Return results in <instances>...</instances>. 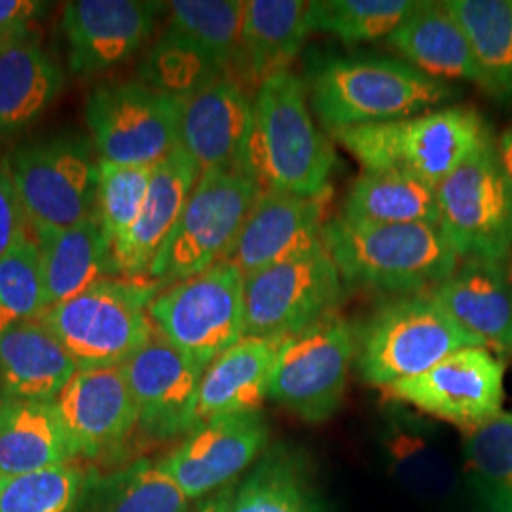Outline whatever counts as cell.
Here are the masks:
<instances>
[{"label": "cell", "instance_id": "37", "mask_svg": "<svg viewBox=\"0 0 512 512\" xmlns=\"http://www.w3.org/2000/svg\"><path fill=\"white\" fill-rule=\"evenodd\" d=\"M416 2L410 0H315L310 2L311 31H323L346 44L387 38Z\"/></svg>", "mask_w": 512, "mask_h": 512}, {"label": "cell", "instance_id": "42", "mask_svg": "<svg viewBox=\"0 0 512 512\" xmlns=\"http://www.w3.org/2000/svg\"><path fill=\"white\" fill-rule=\"evenodd\" d=\"M48 12L38 0H0V46L33 35V25Z\"/></svg>", "mask_w": 512, "mask_h": 512}, {"label": "cell", "instance_id": "20", "mask_svg": "<svg viewBox=\"0 0 512 512\" xmlns=\"http://www.w3.org/2000/svg\"><path fill=\"white\" fill-rule=\"evenodd\" d=\"M427 296L484 348L512 355V279L507 262L465 258Z\"/></svg>", "mask_w": 512, "mask_h": 512}, {"label": "cell", "instance_id": "25", "mask_svg": "<svg viewBox=\"0 0 512 512\" xmlns=\"http://www.w3.org/2000/svg\"><path fill=\"white\" fill-rule=\"evenodd\" d=\"M385 42L408 65L431 78L482 86L469 40L444 2H416Z\"/></svg>", "mask_w": 512, "mask_h": 512}, {"label": "cell", "instance_id": "10", "mask_svg": "<svg viewBox=\"0 0 512 512\" xmlns=\"http://www.w3.org/2000/svg\"><path fill=\"white\" fill-rule=\"evenodd\" d=\"M344 293L325 243L308 255L243 275V338L281 342L338 310Z\"/></svg>", "mask_w": 512, "mask_h": 512}, {"label": "cell", "instance_id": "11", "mask_svg": "<svg viewBox=\"0 0 512 512\" xmlns=\"http://www.w3.org/2000/svg\"><path fill=\"white\" fill-rule=\"evenodd\" d=\"M442 234L465 258L507 262L512 255V184L494 141L437 186Z\"/></svg>", "mask_w": 512, "mask_h": 512}, {"label": "cell", "instance_id": "3", "mask_svg": "<svg viewBox=\"0 0 512 512\" xmlns=\"http://www.w3.org/2000/svg\"><path fill=\"white\" fill-rule=\"evenodd\" d=\"M323 243L348 289L420 294L437 287L461 262L439 224L325 222Z\"/></svg>", "mask_w": 512, "mask_h": 512}, {"label": "cell", "instance_id": "18", "mask_svg": "<svg viewBox=\"0 0 512 512\" xmlns=\"http://www.w3.org/2000/svg\"><path fill=\"white\" fill-rule=\"evenodd\" d=\"M327 196L302 198L287 192L260 190L238 236L222 260L243 275L308 255L323 245Z\"/></svg>", "mask_w": 512, "mask_h": 512}, {"label": "cell", "instance_id": "39", "mask_svg": "<svg viewBox=\"0 0 512 512\" xmlns=\"http://www.w3.org/2000/svg\"><path fill=\"white\" fill-rule=\"evenodd\" d=\"M150 179L152 167L110 164L99 160L95 219L109 239L112 251L141 217Z\"/></svg>", "mask_w": 512, "mask_h": 512}, {"label": "cell", "instance_id": "24", "mask_svg": "<svg viewBox=\"0 0 512 512\" xmlns=\"http://www.w3.org/2000/svg\"><path fill=\"white\" fill-rule=\"evenodd\" d=\"M76 370L40 319L0 332V401L54 403Z\"/></svg>", "mask_w": 512, "mask_h": 512}, {"label": "cell", "instance_id": "41", "mask_svg": "<svg viewBox=\"0 0 512 512\" xmlns=\"http://www.w3.org/2000/svg\"><path fill=\"white\" fill-rule=\"evenodd\" d=\"M27 228H29V220L25 215L23 203L19 200L12 169L8 160H2L0 162V258L27 234Z\"/></svg>", "mask_w": 512, "mask_h": 512}, {"label": "cell", "instance_id": "15", "mask_svg": "<svg viewBox=\"0 0 512 512\" xmlns=\"http://www.w3.org/2000/svg\"><path fill=\"white\" fill-rule=\"evenodd\" d=\"M270 440V425L258 412L220 416L192 429L183 442L158 461L190 501L230 486Z\"/></svg>", "mask_w": 512, "mask_h": 512}, {"label": "cell", "instance_id": "29", "mask_svg": "<svg viewBox=\"0 0 512 512\" xmlns=\"http://www.w3.org/2000/svg\"><path fill=\"white\" fill-rule=\"evenodd\" d=\"M76 458L54 403L0 401V478L37 473Z\"/></svg>", "mask_w": 512, "mask_h": 512}, {"label": "cell", "instance_id": "27", "mask_svg": "<svg viewBox=\"0 0 512 512\" xmlns=\"http://www.w3.org/2000/svg\"><path fill=\"white\" fill-rule=\"evenodd\" d=\"M279 342L243 338L203 372L194 429L220 416L258 412L270 395Z\"/></svg>", "mask_w": 512, "mask_h": 512}, {"label": "cell", "instance_id": "33", "mask_svg": "<svg viewBox=\"0 0 512 512\" xmlns=\"http://www.w3.org/2000/svg\"><path fill=\"white\" fill-rule=\"evenodd\" d=\"M141 82L154 92L184 101L230 73L202 48L165 29L141 63Z\"/></svg>", "mask_w": 512, "mask_h": 512}, {"label": "cell", "instance_id": "38", "mask_svg": "<svg viewBox=\"0 0 512 512\" xmlns=\"http://www.w3.org/2000/svg\"><path fill=\"white\" fill-rule=\"evenodd\" d=\"M46 311L37 239L29 232L0 258V332Z\"/></svg>", "mask_w": 512, "mask_h": 512}, {"label": "cell", "instance_id": "2", "mask_svg": "<svg viewBox=\"0 0 512 512\" xmlns=\"http://www.w3.org/2000/svg\"><path fill=\"white\" fill-rule=\"evenodd\" d=\"M334 165V148L311 116L304 80L285 71L262 82L253 95V120L239 169L260 190L319 198L329 196Z\"/></svg>", "mask_w": 512, "mask_h": 512}, {"label": "cell", "instance_id": "12", "mask_svg": "<svg viewBox=\"0 0 512 512\" xmlns=\"http://www.w3.org/2000/svg\"><path fill=\"white\" fill-rule=\"evenodd\" d=\"M29 226L67 228L95 217L99 162L80 137L42 139L6 158Z\"/></svg>", "mask_w": 512, "mask_h": 512}, {"label": "cell", "instance_id": "22", "mask_svg": "<svg viewBox=\"0 0 512 512\" xmlns=\"http://www.w3.org/2000/svg\"><path fill=\"white\" fill-rule=\"evenodd\" d=\"M200 173L198 164L181 147L152 167L141 217L112 251L116 275L133 281L147 279L148 270L181 217Z\"/></svg>", "mask_w": 512, "mask_h": 512}, {"label": "cell", "instance_id": "34", "mask_svg": "<svg viewBox=\"0 0 512 512\" xmlns=\"http://www.w3.org/2000/svg\"><path fill=\"white\" fill-rule=\"evenodd\" d=\"M169 8L167 31L190 40L232 73L243 31L241 0H175Z\"/></svg>", "mask_w": 512, "mask_h": 512}, {"label": "cell", "instance_id": "6", "mask_svg": "<svg viewBox=\"0 0 512 512\" xmlns=\"http://www.w3.org/2000/svg\"><path fill=\"white\" fill-rule=\"evenodd\" d=\"M158 289L160 283L145 279H103L38 319L52 330L76 368L122 366L154 332L148 306Z\"/></svg>", "mask_w": 512, "mask_h": 512}, {"label": "cell", "instance_id": "21", "mask_svg": "<svg viewBox=\"0 0 512 512\" xmlns=\"http://www.w3.org/2000/svg\"><path fill=\"white\" fill-rule=\"evenodd\" d=\"M253 120V95L234 76H224L181 101L179 147L200 171L239 167Z\"/></svg>", "mask_w": 512, "mask_h": 512}, {"label": "cell", "instance_id": "14", "mask_svg": "<svg viewBox=\"0 0 512 512\" xmlns=\"http://www.w3.org/2000/svg\"><path fill=\"white\" fill-rule=\"evenodd\" d=\"M505 365L488 348L459 349L420 376L385 387L393 401L473 431L501 412Z\"/></svg>", "mask_w": 512, "mask_h": 512}, {"label": "cell", "instance_id": "4", "mask_svg": "<svg viewBox=\"0 0 512 512\" xmlns=\"http://www.w3.org/2000/svg\"><path fill=\"white\" fill-rule=\"evenodd\" d=\"M330 135L363 171H399L433 186L492 141L484 118L469 107H442Z\"/></svg>", "mask_w": 512, "mask_h": 512}, {"label": "cell", "instance_id": "35", "mask_svg": "<svg viewBox=\"0 0 512 512\" xmlns=\"http://www.w3.org/2000/svg\"><path fill=\"white\" fill-rule=\"evenodd\" d=\"M230 512H321L291 454H266L236 488Z\"/></svg>", "mask_w": 512, "mask_h": 512}, {"label": "cell", "instance_id": "28", "mask_svg": "<svg viewBox=\"0 0 512 512\" xmlns=\"http://www.w3.org/2000/svg\"><path fill=\"white\" fill-rule=\"evenodd\" d=\"M65 88V74L33 35L0 46V139L33 126Z\"/></svg>", "mask_w": 512, "mask_h": 512}, {"label": "cell", "instance_id": "32", "mask_svg": "<svg viewBox=\"0 0 512 512\" xmlns=\"http://www.w3.org/2000/svg\"><path fill=\"white\" fill-rule=\"evenodd\" d=\"M475 55L482 90L512 101V0H444Z\"/></svg>", "mask_w": 512, "mask_h": 512}, {"label": "cell", "instance_id": "1", "mask_svg": "<svg viewBox=\"0 0 512 512\" xmlns=\"http://www.w3.org/2000/svg\"><path fill=\"white\" fill-rule=\"evenodd\" d=\"M311 110L329 133L429 112L454 101L450 84L385 55H317L308 65Z\"/></svg>", "mask_w": 512, "mask_h": 512}, {"label": "cell", "instance_id": "8", "mask_svg": "<svg viewBox=\"0 0 512 512\" xmlns=\"http://www.w3.org/2000/svg\"><path fill=\"white\" fill-rule=\"evenodd\" d=\"M148 315L169 344L207 368L243 340V274L219 260L156 294Z\"/></svg>", "mask_w": 512, "mask_h": 512}, {"label": "cell", "instance_id": "36", "mask_svg": "<svg viewBox=\"0 0 512 512\" xmlns=\"http://www.w3.org/2000/svg\"><path fill=\"white\" fill-rule=\"evenodd\" d=\"M465 458L475 488L494 512H512V412L473 431L465 442Z\"/></svg>", "mask_w": 512, "mask_h": 512}, {"label": "cell", "instance_id": "16", "mask_svg": "<svg viewBox=\"0 0 512 512\" xmlns=\"http://www.w3.org/2000/svg\"><path fill=\"white\" fill-rule=\"evenodd\" d=\"M139 412V429L152 440L179 439L194 429L205 368L154 329L122 365Z\"/></svg>", "mask_w": 512, "mask_h": 512}, {"label": "cell", "instance_id": "17", "mask_svg": "<svg viewBox=\"0 0 512 512\" xmlns=\"http://www.w3.org/2000/svg\"><path fill=\"white\" fill-rule=\"evenodd\" d=\"M160 6L139 0L67 2L61 29L71 73L90 78L126 63L152 35Z\"/></svg>", "mask_w": 512, "mask_h": 512}, {"label": "cell", "instance_id": "44", "mask_svg": "<svg viewBox=\"0 0 512 512\" xmlns=\"http://www.w3.org/2000/svg\"><path fill=\"white\" fill-rule=\"evenodd\" d=\"M495 148H497L499 162L503 165V171L507 173V177H509L512 184V124L505 129V133L501 135V139H499Z\"/></svg>", "mask_w": 512, "mask_h": 512}, {"label": "cell", "instance_id": "5", "mask_svg": "<svg viewBox=\"0 0 512 512\" xmlns=\"http://www.w3.org/2000/svg\"><path fill=\"white\" fill-rule=\"evenodd\" d=\"M355 340L363 382L382 389L420 376L459 349L484 348L427 293L387 300L366 319Z\"/></svg>", "mask_w": 512, "mask_h": 512}, {"label": "cell", "instance_id": "7", "mask_svg": "<svg viewBox=\"0 0 512 512\" xmlns=\"http://www.w3.org/2000/svg\"><path fill=\"white\" fill-rule=\"evenodd\" d=\"M258 194L260 186L239 167L202 171L154 258L148 279L173 285L217 264L234 243Z\"/></svg>", "mask_w": 512, "mask_h": 512}, {"label": "cell", "instance_id": "23", "mask_svg": "<svg viewBox=\"0 0 512 512\" xmlns=\"http://www.w3.org/2000/svg\"><path fill=\"white\" fill-rule=\"evenodd\" d=\"M310 33V2L247 0L232 73L256 90L275 74L291 71L289 67Z\"/></svg>", "mask_w": 512, "mask_h": 512}, {"label": "cell", "instance_id": "26", "mask_svg": "<svg viewBox=\"0 0 512 512\" xmlns=\"http://www.w3.org/2000/svg\"><path fill=\"white\" fill-rule=\"evenodd\" d=\"M33 236L42 260L46 310L116 274L112 245L95 217L67 228H35Z\"/></svg>", "mask_w": 512, "mask_h": 512}, {"label": "cell", "instance_id": "40", "mask_svg": "<svg viewBox=\"0 0 512 512\" xmlns=\"http://www.w3.org/2000/svg\"><path fill=\"white\" fill-rule=\"evenodd\" d=\"M84 478L76 463L0 478V512H74Z\"/></svg>", "mask_w": 512, "mask_h": 512}, {"label": "cell", "instance_id": "19", "mask_svg": "<svg viewBox=\"0 0 512 512\" xmlns=\"http://www.w3.org/2000/svg\"><path fill=\"white\" fill-rule=\"evenodd\" d=\"M54 404L78 458H103L139 427L122 366L78 368Z\"/></svg>", "mask_w": 512, "mask_h": 512}, {"label": "cell", "instance_id": "13", "mask_svg": "<svg viewBox=\"0 0 512 512\" xmlns=\"http://www.w3.org/2000/svg\"><path fill=\"white\" fill-rule=\"evenodd\" d=\"M181 101L143 82L95 88L86 103V124L99 160L154 167L179 148Z\"/></svg>", "mask_w": 512, "mask_h": 512}, {"label": "cell", "instance_id": "9", "mask_svg": "<svg viewBox=\"0 0 512 512\" xmlns=\"http://www.w3.org/2000/svg\"><path fill=\"white\" fill-rule=\"evenodd\" d=\"M357 340L338 311L279 342L270 395L274 403L308 423L329 420L346 395Z\"/></svg>", "mask_w": 512, "mask_h": 512}, {"label": "cell", "instance_id": "43", "mask_svg": "<svg viewBox=\"0 0 512 512\" xmlns=\"http://www.w3.org/2000/svg\"><path fill=\"white\" fill-rule=\"evenodd\" d=\"M236 492V486H226L219 492H215L205 499H200L198 507L188 512H230V505H232V497Z\"/></svg>", "mask_w": 512, "mask_h": 512}, {"label": "cell", "instance_id": "31", "mask_svg": "<svg viewBox=\"0 0 512 512\" xmlns=\"http://www.w3.org/2000/svg\"><path fill=\"white\" fill-rule=\"evenodd\" d=\"M340 219L355 224H439L437 186L399 171H363Z\"/></svg>", "mask_w": 512, "mask_h": 512}, {"label": "cell", "instance_id": "30", "mask_svg": "<svg viewBox=\"0 0 512 512\" xmlns=\"http://www.w3.org/2000/svg\"><path fill=\"white\" fill-rule=\"evenodd\" d=\"M190 499L160 463L135 459L110 473L88 471L74 512H188Z\"/></svg>", "mask_w": 512, "mask_h": 512}]
</instances>
